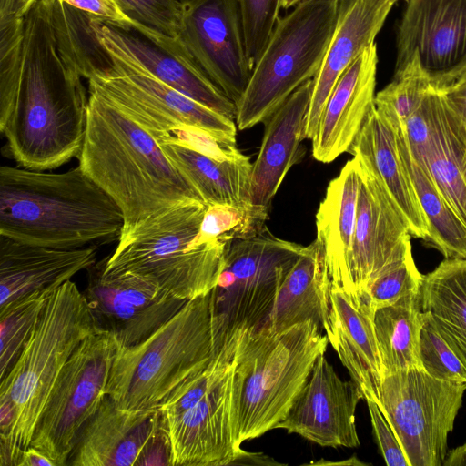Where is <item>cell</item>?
I'll use <instances>...</instances> for the list:
<instances>
[{"label": "cell", "instance_id": "cell-38", "mask_svg": "<svg viewBox=\"0 0 466 466\" xmlns=\"http://www.w3.org/2000/svg\"><path fill=\"white\" fill-rule=\"evenodd\" d=\"M420 334V359L422 369L431 377L451 382L466 383V367L441 336L429 313L422 311Z\"/></svg>", "mask_w": 466, "mask_h": 466}, {"label": "cell", "instance_id": "cell-36", "mask_svg": "<svg viewBox=\"0 0 466 466\" xmlns=\"http://www.w3.org/2000/svg\"><path fill=\"white\" fill-rule=\"evenodd\" d=\"M422 278L410 248L376 277L360 295L375 313L377 309L393 305L405 296L420 292Z\"/></svg>", "mask_w": 466, "mask_h": 466}, {"label": "cell", "instance_id": "cell-6", "mask_svg": "<svg viewBox=\"0 0 466 466\" xmlns=\"http://www.w3.org/2000/svg\"><path fill=\"white\" fill-rule=\"evenodd\" d=\"M312 321L279 331L247 329L239 345L232 382L235 442L276 429L307 382L328 338Z\"/></svg>", "mask_w": 466, "mask_h": 466}, {"label": "cell", "instance_id": "cell-22", "mask_svg": "<svg viewBox=\"0 0 466 466\" xmlns=\"http://www.w3.org/2000/svg\"><path fill=\"white\" fill-rule=\"evenodd\" d=\"M96 259L94 246L59 249L0 235V311L33 294L53 292Z\"/></svg>", "mask_w": 466, "mask_h": 466}, {"label": "cell", "instance_id": "cell-47", "mask_svg": "<svg viewBox=\"0 0 466 466\" xmlns=\"http://www.w3.org/2000/svg\"><path fill=\"white\" fill-rule=\"evenodd\" d=\"M301 0H282L281 1V7L287 9V8L295 6Z\"/></svg>", "mask_w": 466, "mask_h": 466}, {"label": "cell", "instance_id": "cell-40", "mask_svg": "<svg viewBox=\"0 0 466 466\" xmlns=\"http://www.w3.org/2000/svg\"><path fill=\"white\" fill-rule=\"evenodd\" d=\"M282 0H239L250 66L261 56L279 19Z\"/></svg>", "mask_w": 466, "mask_h": 466}, {"label": "cell", "instance_id": "cell-10", "mask_svg": "<svg viewBox=\"0 0 466 466\" xmlns=\"http://www.w3.org/2000/svg\"><path fill=\"white\" fill-rule=\"evenodd\" d=\"M304 248L277 238L267 225L228 241L213 293L217 312L230 332L242 327L256 331L264 325Z\"/></svg>", "mask_w": 466, "mask_h": 466}, {"label": "cell", "instance_id": "cell-11", "mask_svg": "<svg viewBox=\"0 0 466 466\" xmlns=\"http://www.w3.org/2000/svg\"><path fill=\"white\" fill-rule=\"evenodd\" d=\"M465 390L466 383L435 379L423 369L382 378L377 403L410 466H443Z\"/></svg>", "mask_w": 466, "mask_h": 466}, {"label": "cell", "instance_id": "cell-12", "mask_svg": "<svg viewBox=\"0 0 466 466\" xmlns=\"http://www.w3.org/2000/svg\"><path fill=\"white\" fill-rule=\"evenodd\" d=\"M107 53L109 68L87 79L88 89L113 103L155 138L199 129L223 143L236 145L238 127L234 120L177 91L139 66Z\"/></svg>", "mask_w": 466, "mask_h": 466}, {"label": "cell", "instance_id": "cell-24", "mask_svg": "<svg viewBox=\"0 0 466 466\" xmlns=\"http://www.w3.org/2000/svg\"><path fill=\"white\" fill-rule=\"evenodd\" d=\"M313 85V78L306 81L264 122L263 138L251 169L250 206L266 220L272 200L296 163L299 144L305 139Z\"/></svg>", "mask_w": 466, "mask_h": 466}, {"label": "cell", "instance_id": "cell-44", "mask_svg": "<svg viewBox=\"0 0 466 466\" xmlns=\"http://www.w3.org/2000/svg\"><path fill=\"white\" fill-rule=\"evenodd\" d=\"M38 0H0V23L24 17Z\"/></svg>", "mask_w": 466, "mask_h": 466}, {"label": "cell", "instance_id": "cell-32", "mask_svg": "<svg viewBox=\"0 0 466 466\" xmlns=\"http://www.w3.org/2000/svg\"><path fill=\"white\" fill-rule=\"evenodd\" d=\"M374 329L381 364L387 375L422 369L420 334L423 323L420 292L403 297L374 313Z\"/></svg>", "mask_w": 466, "mask_h": 466}, {"label": "cell", "instance_id": "cell-20", "mask_svg": "<svg viewBox=\"0 0 466 466\" xmlns=\"http://www.w3.org/2000/svg\"><path fill=\"white\" fill-rule=\"evenodd\" d=\"M395 70L418 56L431 78L466 64V0H407L396 38Z\"/></svg>", "mask_w": 466, "mask_h": 466}, {"label": "cell", "instance_id": "cell-45", "mask_svg": "<svg viewBox=\"0 0 466 466\" xmlns=\"http://www.w3.org/2000/svg\"><path fill=\"white\" fill-rule=\"evenodd\" d=\"M17 466H56L44 452L29 446L21 455Z\"/></svg>", "mask_w": 466, "mask_h": 466}, {"label": "cell", "instance_id": "cell-34", "mask_svg": "<svg viewBox=\"0 0 466 466\" xmlns=\"http://www.w3.org/2000/svg\"><path fill=\"white\" fill-rule=\"evenodd\" d=\"M431 89V77L415 55L394 71L393 79L375 96L374 104L394 127H400Z\"/></svg>", "mask_w": 466, "mask_h": 466}, {"label": "cell", "instance_id": "cell-18", "mask_svg": "<svg viewBox=\"0 0 466 466\" xmlns=\"http://www.w3.org/2000/svg\"><path fill=\"white\" fill-rule=\"evenodd\" d=\"M235 363L198 400L175 414L161 416L170 441L171 466L229 465L246 454L233 436Z\"/></svg>", "mask_w": 466, "mask_h": 466}, {"label": "cell", "instance_id": "cell-46", "mask_svg": "<svg viewBox=\"0 0 466 466\" xmlns=\"http://www.w3.org/2000/svg\"><path fill=\"white\" fill-rule=\"evenodd\" d=\"M443 466H466V442L448 451Z\"/></svg>", "mask_w": 466, "mask_h": 466}, {"label": "cell", "instance_id": "cell-27", "mask_svg": "<svg viewBox=\"0 0 466 466\" xmlns=\"http://www.w3.org/2000/svg\"><path fill=\"white\" fill-rule=\"evenodd\" d=\"M360 187V165L353 157L329 181L316 213L317 239L324 250L331 284L345 290L350 282Z\"/></svg>", "mask_w": 466, "mask_h": 466}, {"label": "cell", "instance_id": "cell-16", "mask_svg": "<svg viewBox=\"0 0 466 466\" xmlns=\"http://www.w3.org/2000/svg\"><path fill=\"white\" fill-rule=\"evenodd\" d=\"M169 447L158 409L127 410L106 395L80 431L66 465H158Z\"/></svg>", "mask_w": 466, "mask_h": 466}, {"label": "cell", "instance_id": "cell-25", "mask_svg": "<svg viewBox=\"0 0 466 466\" xmlns=\"http://www.w3.org/2000/svg\"><path fill=\"white\" fill-rule=\"evenodd\" d=\"M323 329L329 342L360 389L364 400L379 398L382 370L374 329V312L360 293L330 284Z\"/></svg>", "mask_w": 466, "mask_h": 466}, {"label": "cell", "instance_id": "cell-30", "mask_svg": "<svg viewBox=\"0 0 466 466\" xmlns=\"http://www.w3.org/2000/svg\"><path fill=\"white\" fill-rule=\"evenodd\" d=\"M418 162L428 169L445 200L466 224L465 123L441 95L433 132Z\"/></svg>", "mask_w": 466, "mask_h": 466}, {"label": "cell", "instance_id": "cell-37", "mask_svg": "<svg viewBox=\"0 0 466 466\" xmlns=\"http://www.w3.org/2000/svg\"><path fill=\"white\" fill-rule=\"evenodd\" d=\"M267 220L258 216L252 208L228 204L207 206L195 246L213 241H225L245 235L266 226Z\"/></svg>", "mask_w": 466, "mask_h": 466}, {"label": "cell", "instance_id": "cell-19", "mask_svg": "<svg viewBox=\"0 0 466 466\" xmlns=\"http://www.w3.org/2000/svg\"><path fill=\"white\" fill-rule=\"evenodd\" d=\"M362 399L359 386L352 380H341L323 353L276 429L299 434L322 447L356 448L360 440L355 412Z\"/></svg>", "mask_w": 466, "mask_h": 466}, {"label": "cell", "instance_id": "cell-28", "mask_svg": "<svg viewBox=\"0 0 466 466\" xmlns=\"http://www.w3.org/2000/svg\"><path fill=\"white\" fill-rule=\"evenodd\" d=\"M330 284L324 250L316 238L304 248L287 274L260 329L276 333L301 322L312 321L323 329L329 311Z\"/></svg>", "mask_w": 466, "mask_h": 466}, {"label": "cell", "instance_id": "cell-31", "mask_svg": "<svg viewBox=\"0 0 466 466\" xmlns=\"http://www.w3.org/2000/svg\"><path fill=\"white\" fill-rule=\"evenodd\" d=\"M420 305L466 367V259L445 258L423 275Z\"/></svg>", "mask_w": 466, "mask_h": 466}, {"label": "cell", "instance_id": "cell-15", "mask_svg": "<svg viewBox=\"0 0 466 466\" xmlns=\"http://www.w3.org/2000/svg\"><path fill=\"white\" fill-rule=\"evenodd\" d=\"M182 2L179 38L210 80L237 105L253 71L239 0Z\"/></svg>", "mask_w": 466, "mask_h": 466}, {"label": "cell", "instance_id": "cell-2", "mask_svg": "<svg viewBox=\"0 0 466 466\" xmlns=\"http://www.w3.org/2000/svg\"><path fill=\"white\" fill-rule=\"evenodd\" d=\"M88 93L78 165L120 208L122 233L179 203H204L147 130L96 91Z\"/></svg>", "mask_w": 466, "mask_h": 466}, {"label": "cell", "instance_id": "cell-5", "mask_svg": "<svg viewBox=\"0 0 466 466\" xmlns=\"http://www.w3.org/2000/svg\"><path fill=\"white\" fill-rule=\"evenodd\" d=\"M235 331L217 312L213 289L190 299L143 342L120 348L106 395L127 410L158 409L184 380L207 366Z\"/></svg>", "mask_w": 466, "mask_h": 466}, {"label": "cell", "instance_id": "cell-3", "mask_svg": "<svg viewBox=\"0 0 466 466\" xmlns=\"http://www.w3.org/2000/svg\"><path fill=\"white\" fill-rule=\"evenodd\" d=\"M123 227L118 205L79 165L63 173L0 167V235L72 249L118 239Z\"/></svg>", "mask_w": 466, "mask_h": 466}, {"label": "cell", "instance_id": "cell-1", "mask_svg": "<svg viewBox=\"0 0 466 466\" xmlns=\"http://www.w3.org/2000/svg\"><path fill=\"white\" fill-rule=\"evenodd\" d=\"M88 98L82 76L57 34L47 0L24 16L22 69L0 100V131L19 166L56 168L78 157Z\"/></svg>", "mask_w": 466, "mask_h": 466}, {"label": "cell", "instance_id": "cell-23", "mask_svg": "<svg viewBox=\"0 0 466 466\" xmlns=\"http://www.w3.org/2000/svg\"><path fill=\"white\" fill-rule=\"evenodd\" d=\"M398 0H339L337 25L322 65L313 78L304 138L314 137L322 111L339 79L372 45Z\"/></svg>", "mask_w": 466, "mask_h": 466}, {"label": "cell", "instance_id": "cell-29", "mask_svg": "<svg viewBox=\"0 0 466 466\" xmlns=\"http://www.w3.org/2000/svg\"><path fill=\"white\" fill-rule=\"evenodd\" d=\"M177 169L193 185L207 206L228 204L252 208L250 177L252 164L241 155L219 161L165 135L156 137Z\"/></svg>", "mask_w": 466, "mask_h": 466}, {"label": "cell", "instance_id": "cell-14", "mask_svg": "<svg viewBox=\"0 0 466 466\" xmlns=\"http://www.w3.org/2000/svg\"><path fill=\"white\" fill-rule=\"evenodd\" d=\"M88 270L83 293L96 326L111 333L121 348L143 342L188 301L168 293L147 276L106 274L102 261Z\"/></svg>", "mask_w": 466, "mask_h": 466}, {"label": "cell", "instance_id": "cell-41", "mask_svg": "<svg viewBox=\"0 0 466 466\" xmlns=\"http://www.w3.org/2000/svg\"><path fill=\"white\" fill-rule=\"evenodd\" d=\"M368 405L373 434L379 450L388 466H410L401 445L393 430L373 400H365Z\"/></svg>", "mask_w": 466, "mask_h": 466}, {"label": "cell", "instance_id": "cell-8", "mask_svg": "<svg viewBox=\"0 0 466 466\" xmlns=\"http://www.w3.org/2000/svg\"><path fill=\"white\" fill-rule=\"evenodd\" d=\"M339 0H301L279 18L236 105V125L246 130L265 122L319 72L334 34Z\"/></svg>", "mask_w": 466, "mask_h": 466}, {"label": "cell", "instance_id": "cell-48", "mask_svg": "<svg viewBox=\"0 0 466 466\" xmlns=\"http://www.w3.org/2000/svg\"><path fill=\"white\" fill-rule=\"evenodd\" d=\"M465 150H466V124H465Z\"/></svg>", "mask_w": 466, "mask_h": 466}, {"label": "cell", "instance_id": "cell-42", "mask_svg": "<svg viewBox=\"0 0 466 466\" xmlns=\"http://www.w3.org/2000/svg\"><path fill=\"white\" fill-rule=\"evenodd\" d=\"M432 87L466 124V64L444 76L431 78Z\"/></svg>", "mask_w": 466, "mask_h": 466}, {"label": "cell", "instance_id": "cell-4", "mask_svg": "<svg viewBox=\"0 0 466 466\" xmlns=\"http://www.w3.org/2000/svg\"><path fill=\"white\" fill-rule=\"evenodd\" d=\"M96 329L71 280L46 299L20 355L0 384V466H17L52 388L80 342Z\"/></svg>", "mask_w": 466, "mask_h": 466}, {"label": "cell", "instance_id": "cell-13", "mask_svg": "<svg viewBox=\"0 0 466 466\" xmlns=\"http://www.w3.org/2000/svg\"><path fill=\"white\" fill-rule=\"evenodd\" d=\"M95 32L111 54L130 62L177 91L234 120L236 105L206 75L179 37L134 22L92 15Z\"/></svg>", "mask_w": 466, "mask_h": 466}, {"label": "cell", "instance_id": "cell-26", "mask_svg": "<svg viewBox=\"0 0 466 466\" xmlns=\"http://www.w3.org/2000/svg\"><path fill=\"white\" fill-rule=\"evenodd\" d=\"M366 162L399 208L410 234L430 245L431 232L401 157L394 127L375 106L370 110L350 152Z\"/></svg>", "mask_w": 466, "mask_h": 466}, {"label": "cell", "instance_id": "cell-43", "mask_svg": "<svg viewBox=\"0 0 466 466\" xmlns=\"http://www.w3.org/2000/svg\"><path fill=\"white\" fill-rule=\"evenodd\" d=\"M64 3L92 15L117 22H132L123 12L116 0H61Z\"/></svg>", "mask_w": 466, "mask_h": 466}, {"label": "cell", "instance_id": "cell-9", "mask_svg": "<svg viewBox=\"0 0 466 466\" xmlns=\"http://www.w3.org/2000/svg\"><path fill=\"white\" fill-rule=\"evenodd\" d=\"M120 348L111 333L96 328L61 370L30 444L56 466L66 465L80 431L106 396L111 368Z\"/></svg>", "mask_w": 466, "mask_h": 466}, {"label": "cell", "instance_id": "cell-33", "mask_svg": "<svg viewBox=\"0 0 466 466\" xmlns=\"http://www.w3.org/2000/svg\"><path fill=\"white\" fill-rule=\"evenodd\" d=\"M397 136L401 157L431 227L430 246L447 259H466V224L445 200L428 169L415 159L401 127H397Z\"/></svg>", "mask_w": 466, "mask_h": 466}, {"label": "cell", "instance_id": "cell-7", "mask_svg": "<svg viewBox=\"0 0 466 466\" xmlns=\"http://www.w3.org/2000/svg\"><path fill=\"white\" fill-rule=\"evenodd\" d=\"M206 208L199 201L182 202L122 233L102 261L104 273L147 276L184 300L208 294L218 283L228 242L195 246Z\"/></svg>", "mask_w": 466, "mask_h": 466}, {"label": "cell", "instance_id": "cell-17", "mask_svg": "<svg viewBox=\"0 0 466 466\" xmlns=\"http://www.w3.org/2000/svg\"><path fill=\"white\" fill-rule=\"evenodd\" d=\"M356 157L360 187L347 291L360 294L385 268L411 248V235L383 184L366 162Z\"/></svg>", "mask_w": 466, "mask_h": 466}, {"label": "cell", "instance_id": "cell-39", "mask_svg": "<svg viewBox=\"0 0 466 466\" xmlns=\"http://www.w3.org/2000/svg\"><path fill=\"white\" fill-rule=\"evenodd\" d=\"M128 18L150 30L179 37L182 30V0H116Z\"/></svg>", "mask_w": 466, "mask_h": 466}, {"label": "cell", "instance_id": "cell-21", "mask_svg": "<svg viewBox=\"0 0 466 466\" xmlns=\"http://www.w3.org/2000/svg\"><path fill=\"white\" fill-rule=\"evenodd\" d=\"M377 46H368L346 69L335 86L312 138L313 157L322 163L350 152L374 105Z\"/></svg>", "mask_w": 466, "mask_h": 466}, {"label": "cell", "instance_id": "cell-35", "mask_svg": "<svg viewBox=\"0 0 466 466\" xmlns=\"http://www.w3.org/2000/svg\"><path fill=\"white\" fill-rule=\"evenodd\" d=\"M52 292L35 293L0 311V379L11 370Z\"/></svg>", "mask_w": 466, "mask_h": 466}]
</instances>
